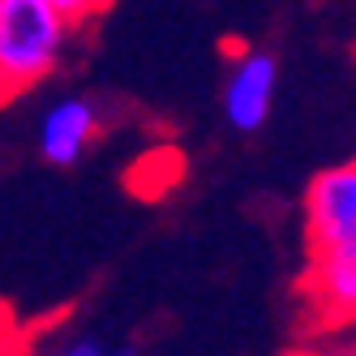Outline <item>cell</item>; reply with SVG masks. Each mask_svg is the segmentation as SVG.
I'll return each instance as SVG.
<instances>
[{
    "label": "cell",
    "instance_id": "cell-1",
    "mask_svg": "<svg viewBox=\"0 0 356 356\" xmlns=\"http://www.w3.org/2000/svg\"><path fill=\"white\" fill-rule=\"evenodd\" d=\"M69 35L73 22L52 0H0V104L52 78Z\"/></svg>",
    "mask_w": 356,
    "mask_h": 356
},
{
    "label": "cell",
    "instance_id": "cell-2",
    "mask_svg": "<svg viewBox=\"0 0 356 356\" xmlns=\"http://www.w3.org/2000/svg\"><path fill=\"white\" fill-rule=\"evenodd\" d=\"M275 90H279V65L270 52L245 47L232 56L223 78V116L236 134H258L270 120L275 108Z\"/></svg>",
    "mask_w": 356,
    "mask_h": 356
},
{
    "label": "cell",
    "instance_id": "cell-3",
    "mask_svg": "<svg viewBox=\"0 0 356 356\" xmlns=\"http://www.w3.org/2000/svg\"><path fill=\"white\" fill-rule=\"evenodd\" d=\"M99 104L86 95H60L43 108L39 116V129H35V146H39V159L52 163V168H73L90 142L99 138Z\"/></svg>",
    "mask_w": 356,
    "mask_h": 356
},
{
    "label": "cell",
    "instance_id": "cell-4",
    "mask_svg": "<svg viewBox=\"0 0 356 356\" xmlns=\"http://www.w3.org/2000/svg\"><path fill=\"white\" fill-rule=\"evenodd\" d=\"M305 292L326 322H356V236L309 249Z\"/></svg>",
    "mask_w": 356,
    "mask_h": 356
},
{
    "label": "cell",
    "instance_id": "cell-5",
    "mask_svg": "<svg viewBox=\"0 0 356 356\" xmlns=\"http://www.w3.org/2000/svg\"><path fill=\"white\" fill-rule=\"evenodd\" d=\"M305 232H309V249L356 236V159L326 168L309 181V193H305Z\"/></svg>",
    "mask_w": 356,
    "mask_h": 356
},
{
    "label": "cell",
    "instance_id": "cell-6",
    "mask_svg": "<svg viewBox=\"0 0 356 356\" xmlns=\"http://www.w3.org/2000/svg\"><path fill=\"white\" fill-rule=\"evenodd\" d=\"M56 356H138L134 348L124 343H108V339H95V335H73L56 348Z\"/></svg>",
    "mask_w": 356,
    "mask_h": 356
},
{
    "label": "cell",
    "instance_id": "cell-7",
    "mask_svg": "<svg viewBox=\"0 0 356 356\" xmlns=\"http://www.w3.org/2000/svg\"><path fill=\"white\" fill-rule=\"evenodd\" d=\"M52 5L73 22V26H82V22H90L95 13H104V5L108 0H52Z\"/></svg>",
    "mask_w": 356,
    "mask_h": 356
},
{
    "label": "cell",
    "instance_id": "cell-8",
    "mask_svg": "<svg viewBox=\"0 0 356 356\" xmlns=\"http://www.w3.org/2000/svg\"><path fill=\"white\" fill-rule=\"evenodd\" d=\"M322 356H356V348H330V352H322Z\"/></svg>",
    "mask_w": 356,
    "mask_h": 356
},
{
    "label": "cell",
    "instance_id": "cell-9",
    "mask_svg": "<svg viewBox=\"0 0 356 356\" xmlns=\"http://www.w3.org/2000/svg\"><path fill=\"white\" fill-rule=\"evenodd\" d=\"M0 356H17V352H9V348H0Z\"/></svg>",
    "mask_w": 356,
    "mask_h": 356
}]
</instances>
